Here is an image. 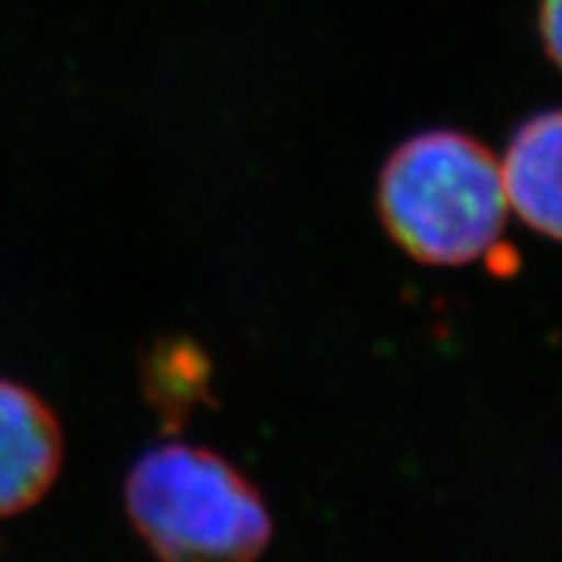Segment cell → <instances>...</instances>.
I'll return each instance as SVG.
<instances>
[{"label":"cell","instance_id":"cell-1","mask_svg":"<svg viewBox=\"0 0 562 562\" xmlns=\"http://www.w3.org/2000/svg\"><path fill=\"white\" fill-rule=\"evenodd\" d=\"M495 154L461 131L406 138L378 178V214L391 240L425 266H467L501 243L508 224Z\"/></svg>","mask_w":562,"mask_h":562},{"label":"cell","instance_id":"cell-2","mask_svg":"<svg viewBox=\"0 0 562 562\" xmlns=\"http://www.w3.org/2000/svg\"><path fill=\"white\" fill-rule=\"evenodd\" d=\"M125 508L159 562H256L273 524L258 492L220 453L151 448L125 480Z\"/></svg>","mask_w":562,"mask_h":562},{"label":"cell","instance_id":"cell-3","mask_svg":"<svg viewBox=\"0 0 562 562\" xmlns=\"http://www.w3.org/2000/svg\"><path fill=\"white\" fill-rule=\"evenodd\" d=\"M63 432L50 406L0 381V516L37 505L60 474Z\"/></svg>","mask_w":562,"mask_h":562},{"label":"cell","instance_id":"cell-4","mask_svg":"<svg viewBox=\"0 0 562 562\" xmlns=\"http://www.w3.org/2000/svg\"><path fill=\"white\" fill-rule=\"evenodd\" d=\"M560 110L531 115L497 161L508 209L539 235L560 237Z\"/></svg>","mask_w":562,"mask_h":562},{"label":"cell","instance_id":"cell-5","mask_svg":"<svg viewBox=\"0 0 562 562\" xmlns=\"http://www.w3.org/2000/svg\"><path fill=\"white\" fill-rule=\"evenodd\" d=\"M539 34L552 63H560L562 47V0H542L539 5Z\"/></svg>","mask_w":562,"mask_h":562}]
</instances>
